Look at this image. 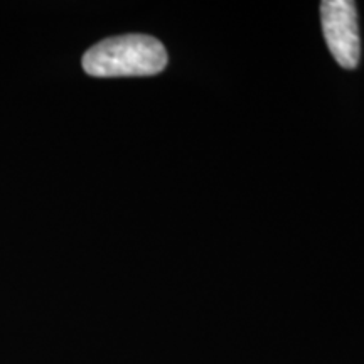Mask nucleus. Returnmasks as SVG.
<instances>
[{
  "label": "nucleus",
  "instance_id": "1",
  "mask_svg": "<svg viewBox=\"0 0 364 364\" xmlns=\"http://www.w3.org/2000/svg\"><path fill=\"white\" fill-rule=\"evenodd\" d=\"M161 41L145 34H125L103 39L83 56V70L95 78L152 76L167 66Z\"/></svg>",
  "mask_w": 364,
  "mask_h": 364
},
{
  "label": "nucleus",
  "instance_id": "2",
  "mask_svg": "<svg viewBox=\"0 0 364 364\" xmlns=\"http://www.w3.org/2000/svg\"><path fill=\"white\" fill-rule=\"evenodd\" d=\"M321 24L327 48L341 68L354 70L361 56L356 4L351 0H324Z\"/></svg>",
  "mask_w": 364,
  "mask_h": 364
}]
</instances>
